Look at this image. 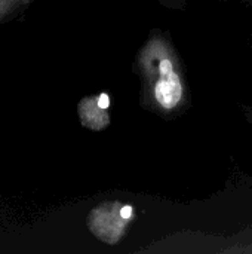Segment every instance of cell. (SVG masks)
Instances as JSON below:
<instances>
[{
  "label": "cell",
  "instance_id": "obj_3",
  "mask_svg": "<svg viewBox=\"0 0 252 254\" xmlns=\"http://www.w3.org/2000/svg\"><path fill=\"white\" fill-rule=\"evenodd\" d=\"M162 1L166 3V6L169 4V6H175V7H181L184 3V0H162Z\"/></svg>",
  "mask_w": 252,
  "mask_h": 254
},
{
  "label": "cell",
  "instance_id": "obj_1",
  "mask_svg": "<svg viewBox=\"0 0 252 254\" xmlns=\"http://www.w3.org/2000/svg\"><path fill=\"white\" fill-rule=\"evenodd\" d=\"M143 83V104L157 113L175 112L186 100V83L178 55L169 40L154 31L137 60Z\"/></svg>",
  "mask_w": 252,
  "mask_h": 254
},
{
  "label": "cell",
  "instance_id": "obj_2",
  "mask_svg": "<svg viewBox=\"0 0 252 254\" xmlns=\"http://www.w3.org/2000/svg\"><path fill=\"white\" fill-rule=\"evenodd\" d=\"M134 216L131 205L105 202L88 216V226L95 237L107 244H116L125 232V226Z\"/></svg>",
  "mask_w": 252,
  "mask_h": 254
}]
</instances>
